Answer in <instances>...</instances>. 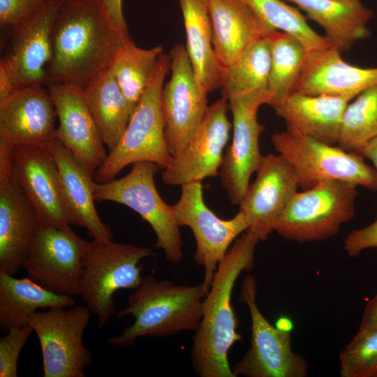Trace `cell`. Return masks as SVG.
<instances>
[{
	"label": "cell",
	"mask_w": 377,
	"mask_h": 377,
	"mask_svg": "<svg viewBox=\"0 0 377 377\" xmlns=\"http://www.w3.org/2000/svg\"><path fill=\"white\" fill-rule=\"evenodd\" d=\"M339 3H345V4H352L360 2V0H334Z\"/></svg>",
	"instance_id": "cell-44"
},
{
	"label": "cell",
	"mask_w": 377,
	"mask_h": 377,
	"mask_svg": "<svg viewBox=\"0 0 377 377\" xmlns=\"http://www.w3.org/2000/svg\"><path fill=\"white\" fill-rule=\"evenodd\" d=\"M341 377H377V327L358 330L339 354Z\"/></svg>",
	"instance_id": "cell-35"
},
{
	"label": "cell",
	"mask_w": 377,
	"mask_h": 377,
	"mask_svg": "<svg viewBox=\"0 0 377 377\" xmlns=\"http://www.w3.org/2000/svg\"><path fill=\"white\" fill-rule=\"evenodd\" d=\"M57 117L47 88L22 87L0 102V138L14 145L46 147L55 138Z\"/></svg>",
	"instance_id": "cell-19"
},
{
	"label": "cell",
	"mask_w": 377,
	"mask_h": 377,
	"mask_svg": "<svg viewBox=\"0 0 377 377\" xmlns=\"http://www.w3.org/2000/svg\"><path fill=\"white\" fill-rule=\"evenodd\" d=\"M268 37L271 53L268 91L272 98L269 105L275 108L294 91L307 51L297 39L281 31L274 30Z\"/></svg>",
	"instance_id": "cell-30"
},
{
	"label": "cell",
	"mask_w": 377,
	"mask_h": 377,
	"mask_svg": "<svg viewBox=\"0 0 377 377\" xmlns=\"http://www.w3.org/2000/svg\"><path fill=\"white\" fill-rule=\"evenodd\" d=\"M14 74L3 57L0 61V102L8 98L15 91L20 89Z\"/></svg>",
	"instance_id": "cell-39"
},
{
	"label": "cell",
	"mask_w": 377,
	"mask_h": 377,
	"mask_svg": "<svg viewBox=\"0 0 377 377\" xmlns=\"http://www.w3.org/2000/svg\"><path fill=\"white\" fill-rule=\"evenodd\" d=\"M47 0H0L1 27L15 28L36 15Z\"/></svg>",
	"instance_id": "cell-37"
},
{
	"label": "cell",
	"mask_w": 377,
	"mask_h": 377,
	"mask_svg": "<svg viewBox=\"0 0 377 377\" xmlns=\"http://www.w3.org/2000/svg\"><path fill=\"white\" fill-rule=\"evenodd\" d=\"M377 137V85L362 91L343 112L338 147L357 153Z\"/></svg>",
	"instance_id": "cell-33"
},
{
	"label": "cell",
	"mask_w": 377,
	"mask_h": 377,
	"mask_svg": "<svg viewBox=\"0 0 377 377\" xmlns=\"http://www.w3.org/2000/svg\"><path fill=\"white\" fill-rule=\"evenodd\" d=\"M209 9L213 48L223 68L275 30L242 0H209Z\"/></svg>",
	"instance_id": "cell-23"
},
{
	"label": "cell",
	"mask_w": 377,
	"mask_h": 377,
	"mask_svg": "<svg viewBox=\"0 0 377 377\" xmlns=\"http://www.w3.org/2000/svg\"><path fill=\"white\" fill-rule=\"evenodd\" d=\"M295 3L325 31L341 54L369 36L367 24L374 13L361 2L345 4L334 0H288Z\"/></svg>",
	"instance_id": "cell-27"
},
{
	"label": "cell",
	"mask_w": 377,
	"mask_h": 377,
	"mask_svg": "<svg viewBox=\"0 0 377 377\" xmlns=\"http://www.w3.org/2000/svg\"><path fill=\"white\" fill-rule=\"evenodd\" d=\"M271 53L269 37L249 47L232 64L223 68L222 96L231 98L268 91Z\"/></svg>",
	"instance_id": "cell-31"
},
{
	"label": "cell",
	"mask_w": 377,
	"mask_h": 377,
	"mask_svg": "<svg viewBox=\"0 0 377 377\" xmlns=\"http://www.w3.org/2000/svg\"><path fill=\"white\" fill-rule=\"evenodd\" d=\"M256 299V280L248 274L242 282L239 301L247 305L250 312L251 343L232 368L235 377L306 376V360L291 348V321L281 318L272 326L260 312Z\"/></svg>",
	"instance_id": "cell-8"
},
{
	"label": "cell",
	"mask_w": 377,
	"mask_h": 377,
	"mask_svg": "<svg viewBox=\"0 0 377 377\" xmlns=\"http://www.w3.org/2000/svg\"><path fill=\"white\" fill-rule=\"evenodd\" d=\"M229 109L228 101L223 96L208 106L193 136L171 156L163 169L161 177L165 184L182 186L219 174L232 127Z\"/></svg>",
	"instance_id": "cell-15"
},
{
	"label": "cell",
	"mask_w": 377,
	"mask_h": 377,
	"mask_svg": "<svg viewBox=\"0 0 377 377\" xmlns=\"http://www.w3.org/2000/svg\"><path fill=\"white\" fill-rule=\"evenodd\" d=\"M101 1L114 23L124 32L128 34L123 13L122 0H101Z\"/></svg>",
	"instance_id": "cell-41"
},
{
	"label": "cell",
	"mask_w": 377,
	"mask_h": 377,
	"mask_svg": "<svg viewBox=\"0 0 377 377\" xmlns=\"http://www.w3.org/2000/svg\"><path fill=\"white\" fill-rule=\"evenodd\" d=\"M170 71L169 54L163 52L126 130L96 171V182L110 181L126 166L140 161L154 163L163 170L168 165L171 154L165 140L161 96Z\"/></svg>",
	"instance_id": "cell-4"
},
{
	"label": "cell",
	"mask_w": 377,
	"mask_h": 377,
	"mask_svg": "<svg viewBox=\"0 0 377 377\" xmlns=\"http://www.w3.org/2000/svg\"><path fill=\"white\" fill-rule=\"evenodd\" d=\"M159 167L149 161L132 164L131 171L120 179L94 184V199L124 205L147 221L156 235L155 247L166 258L177 263L183 258V242L172 205L158 193L154 176Z\"/></svg>",
	"instance_id": "cell-9"
},
{
	"label": "cell",
	"mask_w": 377,
	"mask_h": 377,
	"mask_svg": "<svg viewBox=\"0 0 377 377\" xmlns=\"http://www.w3.org/2000/svg\"><path fill=\"white\" fill-rule=\"evenodd\" d=\"M272 142L276 151L293 168L302 191L330 180L345 181L377 190V171L357 153L290 129L274 133Z\"/></svg>",
	"instance_id": "cell-7"
},
{
	"label": "cell",
	"mask_w": 377,
	"mask_h": 377,
	"mask_svg": "<svg viewBox=\"0 0 377 377\" xmlns=\"http://www.w3.org/2000/svg\"><path fill=\"white\" fill-rule=\"evenodd\" d=\"M130 39L101 0H64L52 29L45 84L85 87L110 68Z\"/></svg>",
	"instance_id": "cell-1"
},
{
	"label": "cell",
	"mask_w": 377,
	"mask_h": 377,
	"mask_svg": "<svg viewBox=\"0 0 377 377\" xmlns=\"http://www.w3.org/2000/svg\"><path fill=\"white\" fill-rule=\"evenodd\" d=\"M343 246L351 257L357 256L365 249L377 248V218L370 225L350 231L344 239Z\"/></svg>",
	"instance_id": "cell-38"
},
{
	"label": "cell",
	"mask_w": 377,
	"mask_h": 377,
	"mask_svg": "<svg viewBox=\"0 0 377 377\" xmlns=\"http://www.w3.org/2000/svg\"><path fill=\"white\" fill-rule=\"evenodd\" d=\"M89 241L70 226L39 224L22 268L29 278L64 295H80L82 260Z\"/></svg>",
	"instance_id": "cell-11"
},
{
	"label": "cell",
	"mask_w": 377,
	"mask_h": 377,
	"mask_svg": "<svg viewBox=\"0 0 377 377\" xmlns=\"http://www.w3.org/2000/svg\"><path fill=\"white\" fill-rule=\"evenodd\" d=\"M87 306L74 305L39 310L28 324L36 334L41 349L44 377H84L92 364L90 350L83 343L91 318Z\"/></svg>",
	"instance_id": "cell-10"
},
{
	"label": "cell",
	"mask_w": 377,
	"mask_h": 377,
	"mask_svg": "<svg viewBox=\"0 0 377 377\" xmlns=\"http://www.w3.org/2000/svg\"><path fill=\"white\" fill-rule=\"evenodd\" d=\"M34 332L28 324L9 329L0 338V376L17 377V365L22 350Z\"/></svg>",
	"instance_id": "cell-36"
},
{
	"label": "cell",
	"mask_w": 377,
	"mask_h": 377,
	"mask_svg": "<svg viewBox=\"0 0 377 377\" xmlns=\"http://www.w3.org/2000/svg\"><path fill=\"white\" fill-rule=\"evenodd\" d=\"M15 145L0 138V182L8 180L11 177V159Z\"/></svg>",
	"instance_id": "cell-40"
},
{
	"label": "cell",
	"mask_w": 377,
	"mask_h": 377,
	"mask_svg": "<svg viewBox=\"0 0 377 377\" xmlns=\"http://www.w3.org/2000/svg\"><path fill=\"white\" fill-rule=\"evenodd\" d=\"M357 154L371 161L377 171V137L367 143Z\"/></svg>",
	"instance_id": "cell-43"
},
{
	"label": "cell",
	"mask_w": 377,
	"mask_h": 377,
	"mask_svg": "<svg viewBox=\"0 0 377 377\" xmlns=\"http://www.w3.org/2000/svg\"><path fill=\"white\" fill-rule=\"evenodd\" d=\"M64 0H48L33 17L12 30L9 64L20 88L45 84V69L52 55V33Z\"/></svg>",
	"instance_id": "cell-21"
},
{
	"label": "cell",
	"mask_w": 377,
	"mask_h": 377,
	"mask_svg": "<svg viewBox=\"0 0 377 377\" xmlns=\"http://www.w3.org/2000/svg\"><path fill=\"white\" fill-rule=\"evenodd\" d=\"M163 50L161 45L140 48L130 39L109 68L133 111L150 82Z\"/></svg>",
	"instance_id": "cell-32"
},
{
	"label": "cell",
	"mask_w": 377,
	"mask_h": 377,
	"mask_svg": "<svg viewBox=\"0 0 377 377\" xmlns=\"http://www.w3.org/2000/svg\"><path fill=\"white\" fill-rule=\"evenodd\" d=\"M341 55L333 46L307 52L293 92L337 96L349 102L377 85V67L353 66Z\"/></svg>",
	"instance_id": "cell-20"
},
{
	"label": "cell",
	"mask_w": 377,
	"mask_h": 377,
	"mask_svg": "<svg viewBox=\"0 0 377 377\" xmlns=\"http://www.w3.org/2000/svg\"><path fill=\"white\" fill-rule=\"evenodd\" d=\"M171 77L164 84L161 105L168 150L173 156L191 140L208 108L207 92L197 82L186 47L169 52Z\"/></svg>",
	"instance_id": "cell-13"
},
{
	"label": "cell",
	"mask_w": 377,
	"mask_h": 377,
	"mask_svg": "<svg viewBox=\"0 0 377 377\" xmlns=\"http://www.w3.org/2000/svg\"><path fill=\"white\" fill-rule=\"evenodd\" d=\"M357 185L330 180L297 192L278 219L274 231L298 243L325 240L355 214Z\"/></svg>",
	"instance_id": "cell-6"
},
{
	"label": "cell",
	"mask_w": 377,
	"mask_h": 377,
	"mask_svg": "<svg viewBox=\"0 0 377 377\" xmlns=\"http://www.w3.org/2000/svg\"><path fill=\"white\" fill-rule=\"evenodd\" d=\"M178 202L172 205L179 227L187 226L193 232L196 250L195 263L204 269L202 282L209 289L219 262L232 242L248 228L239 211L233 218L220 219L204 202L202 181L182 184Z\"/></svg>",
	"instance_id": "cell-12"
},
{
	"label": "cell",
	"mask_w": 377,
	"mask_h": 377,
	"mask_svg": "<svg viewBox=\"0 0 377 377\" xmlns=\"http://www.w3.org/2000/svg\"><path fill=\"white\" fill-rule=\"evenodd\" d=\"M377 327V294L371 299L365 306L360 330H371Z\"/></svg>",
	"instance_id": "cell-42"
},
{
	"label": "cell",
	"mask_w": 377,
	"mask_h": 377,
	"mask_svg": "<svg viewBox=\"0 0 377 377\" xmlns=\"http://www.w3.org/2000/svg\"><path fill=\"white\" fill-rule=\"evenodd\" d=\"M46 148L58 166L69 224L84 228L92 239L112 240L110 226L102 221L95 207L94 176L76 161L57 138Z\"/></svg>",
	"instance_id": "cell-24"
},
{
	"label": "cell",
	"mask_w": 377,
	"mask_h": 377,
	"mask_svg": "<svg viewBox=\"0 0 377 377\" xmlns=\"http://www.w3.org/2000/svg\"><path fill=\"white\" fill-rule=\"evenodd\" d=\"M186 37V49L195 78L207 93L221 88L223 68L212 45L209 0H179Z\"/></svg>",
	"instance_id": "cell-26"
},
{
	"label": "cell",
	"mask_w": 377,
	"mask_h": 377,
	"mask_svg": "<svg viewBox=\"0 0 377 377\" xmlns=\"http://www.w3.org/2000/svg\"><path fill=\"white\" fill-rule=\"evenodd\" d=\"M74 305L73 297L54 293L31 278L0 272V327L3 332L28 325L29 316L40 309Z\"/></svg>",
	"instance_id": "cell-28"
},
{
	"label": "cell",
	"mask_w": 377,
	"mask_h": 377,
	"mask_svg": "<svg viewBox=\"0 0 377 377\" xmlns=\"http://www.w3.org/2000/svg\"><path fill=\"white\" fill-rule=\"evenodd\" d=\"M47 1H48V0H47Z\"/></svg>",
	"instance_id": "cell-45"
},
{
	"label": "cell",
	"mask_w": 377,
	"mask_h": 377,
	"mask_svg": "<svg viewBox=\"0 0 377 377\" xmlns=\"http://www.w3.org/2000/svg\"><path fill=\"white\" fill-rule=\"evenodd\" d=\"M271 27L297 39L307 52L332 46L325 36L316 33L295 8L281 0H242Z\"/></svg>",
	"instance_id": "cell-34"
},
{
	"label": "cell",
	"mask_w": 377,
	"mask_h": 377,
	"mask_svg": "<svg viewBox=\"0 0 377 377\" xmlns=\"http://www.w3.org/2000/svg\"><path fill=\"white\" fill-rule=\"evenodd\" d=\"M11 177L34 207L39 224L71 226L58 166L48 149L15 145L12 152Z\"/></svg>",
	"instance_id": "cell-17"
},
{
	"label": "cell",
	"mask_w": 377,
	"mask_h": 377,
	"mask_svg": "<svg viewBox=\"0 0 377 377\" xmlns=\"http://www.w3.org/2000/svg\"><path fill=\"white\" fill-rule=\"evenodd\" d=\"M256 180L249 184L240 201L239 211L247 230L260 241L274 231L275 224L299 188L295 172L280 154L263 156Z\"/></svg>",
	"instance_id": "cell-16"
},
{
	"label": "cell",
	"mask_w": 377,
	"mask_h": 377,
	"mask_svg": "<svg viewBox=\"0 0 377 377\" xmlns=\"http://www.w3.org/2000/svg\"><path fill=\"white\" fill-rule=\"evenodd\" d=\"M209 291L202 281L186 286L153 275L143 277L129 295L117 318L131 315L134 322L107 342L118 347L132 345L142 337H169L183 331L195 332L202 316L203 300Z\"/></svg>",
	"instance_id": "cell-3"
},
{
	"label": "cell",
	"mask_w": 377,
	"mask_h": 377,
	"mask_svg": "<svg viewBox=\"0 0 377 377\" xmlns=\"http://www.w3.org/2000/svg\"><path fill=\"white\" fill-rule=\"evenodd\" d=\"M39 226L34 207L10 177L0 182V272L15 275L22 267Z\"/></svg>",
	"instance_id": "cell-22"
},
{
	"label": "cell",
	"mask_w": 377,
	"mask_h": 377,
	"mask_svg": "<svg viewBox=\"0 0 377 377\" xmlns=\"http://www.w3.org/2000/svg\"><path fill=\"white\" fill-rule=\"evenodd\" d=\"M259 242L253 232L246 230L219 263L203 300L202 318L193 338L191 363L200 377H235L228 352L242 336L237 332L239 322L231 295L241 273L253 267Z\"/></svg>",
	"instance_id": "cell-2"
},
{
	"label": "cell",
	"mask_w": 377,
	"mask_h": 377,
	"mask_svg": "<svg viewBox=\"0 0 377 377\" xmlns=\"http://www.w3.org/2000/svg\"><path fill=\"white\" fill-rule=\"evenodd\" d=\"M59 126L54 138L76 161L94 176L108 154L105 143L84 98L83 88L68 84H49Z\"/></svg>",
	"instance_id": "cell-18"
},
{
	"label": "cell",
	"mask_w": 377,
	"mask_h": 377,
	"mask_svg": "<svg viewBox=\"0 0 377 377\" xmlns=\"http://www.w3.org/2000/svg\"><path fill=\"white\" fill-rule=\"evenodd\" d=\"M348 101L343 98L293 92L274 108L287 129L322 142L337 144L341 119Z\"/></svg>",
	"instance_id": "cell-25"
},
{
	"label": "cell",
	"mask_w": 377,
	"mask_h": 377,
	"mask_svg": "<svg viewBox=\"0 0 377 377\" xmlns=\"http://www.w3.org/2000/svg\"><path fill=\"white\" fill-rule=\"evenodd\" d=\"M85 101L109 151L117 144L133 110L110 71L83 88Z\"/></svg>",
	"instance_id": "cell-29"
},
{
	"label": "cell",
	"mask_w": 377,
	"mask_h": 377,
	"mask_svg": "<svg viewBox=\"0 0 377 377\" xmlns=\"http://www.w3.org/2000/svg\"><path fill=\"white\" fill-rule=\"evenodd\" d=\"M269 91H260L235 96L228 100L232 114L233 137L223 155L219 170L221 185L233 205L244 197L252 174L262 158L259 137L265 126L258 121V108L270 105Z\"/></svg>",
	"instance_id": "cell-14"
},
{
	"label": "cell",
	"mask_w": 377,
	"mask_h": 377,
	"mask_svg": "<svg viewBox=\"0 0 377 377\" xmlns=\"http://www.w3.org/2000/svg\"><path fill=\"white\" fill-rule=\"evenodd\" d=\"M153 256L150 248L121 244L113 240L89 241L82 260L80 296L97 318L99 329L115 313L114 293L135 290L143 277L140 262Z\"/></svg>",
	"instance_id": "cell-5"
}]
</instances>
